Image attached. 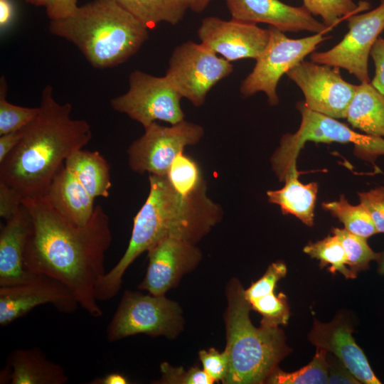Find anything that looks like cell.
Masks as SVG:
<instances>
[{"label": "cell", "instance_id": "24", "mask_svg": "<svg viewBox=\"0 0 384 384\" xmlns=\"http://www.w3.org/2000/svg\"><path fill=\"white\" fill-rule=\"evenodd\" d=\"M65 166L93 199L110 196V166L99 151L79 149L65 160Z\"/></svg>", "mask_w": 384, "mask_h": 384}, {"label": "cell", "instance_id": "28", "mask_svg": "<svg viewBox=\"0 0 384 384\" xmlns=\"http://www.w3.org/2000/svg\"><path fill=\"white\" fill-rule=\"evenodd\" d=\"M327 352L316 348L312 361L294 372H284L277 368L267 378L265 383L272 384H326Z\"/></svg>", "mask_w": 384, "mask_h": 384}, {"label": "cell", "instance_id": "21", "mask_svg": "<svg viewBox=\"0 0 384 384\" xmlns=\"http://www.w3.org/2000/svg\"><path fill=\"white\" fill-rule=\"evenodd\" d=\"M46 195L53 206L75 225H85L94 213L95 199L65 164L55 175Z\"/></svg>", "mask_w": 384, "mask_h": 384}, {"label": "cell", "instance_id": "46", "mask_svg": "<svg viewBox=\"0 0 384 384\" xmlns=\"http://www.w3.org/2000/svg\"><path fill=\"white\" fill-rule=\"evenodd\" d=\"M378 272L380 274H384V252L380 254L378 259Z\"/></svg>", "mask_w": 384, "mask_h": 384}, {"label": "cell", "instance_id": "45", "mask_svg": "<svg viewBox=\"0 0 384 384\" xmlns=\"http://www.w3.org/2000/svg\"><path fill=\"white\" fill-rule=\"evenodd\" d=\"M212 0H189V9L196 12H202Z\"/></svg>", "mask_w": 384, "mask_h": 384}, {"label": "cell", "instance_id": "10", "mask_svg": "<svg viewBox=\"0 0 384 384\" xmlns=\"http://www.w3.org/2000/svg\"><path fill=\"white\" fill-rule=\"evenodd\" d=\"M233 71L230 61L202 43L186 41L174 50L165 76L182 97L200 107L210 89Z\"/></svg>", "mask_w": 384, "mask_h": 384}, {"label": "cell", "instance_id": "16", "mask_svg": "<svg viewBox=\"0 0 384 384\" xmlns=\"http://www.w3.org/2000/svg\"><path fill=\"white\" fill-rule=\"evenodd\" d=\"M147 252L146 272L138 289L156 296L164 295L174 287L202 259L196 245L174 238L159 240Z\"/></svg>", "mask_w": 384, "mask_h": 384}, {"label": "cell", "instance_id": "4", "mask_svg": "<svg viewBox=\"0 0 384 384\" xmlns=\"http://www.w3.org/2000/svg\"><path fill=\"white\" fill-rule=\"evenodd\" d=\"M50 32L75 45L92 66H117L147 40L148 28L114 0H93L68 17L50 21Z\"/></svg>", "mask_w": 384, "mask_h": 384}, {"label": "cell", "instance_id": "5", "mask_svg": "<svg viewBox=\"0 0 384 384\" xmlns=\"http://www.w3.org/2000/svg\"><path fill=\"white\" fill-rule=\"evenodd\" d=\"M228 306L225 314L229 370L223 383H265L278 363L289 353L284 334L279 326L251 322L250 302L240 282L233 279L227 285Z\"/></svg>", "mask_w": 384, "mask_h": 384}, {"label": "cell", "instance_id": "3", "mask_svg": "<svg viewBox=\"0 0 384 384\" xmlns=\"http://www.w3.org/2000/svg\"><path fill=\"white\" fill-rule=\"evenodd\" d=\"M46 85L37 117L23 127L18 145L0 163V181L22 198L44 195L55 175L92 138L89 123L70 116L72 105L60 104Z\"/></svg>", "mask_w": 384, "mask_h": 384}, {"label": "cell", "instance_id": "22", "mask_svg": "<svg viewBox=\"0 0 384 384\" xmlns=\"http://www.w3.org/2000/svg\"><path fill=\"white\" fill-rule=\"evenodd\" d=\"M346 118L366 135L384 138V95L371 83L357 85Z\"/></svg>", "mask_w": 384, "mask_h": 384}, {"label": "cell", "instance_id": "40", "mask_svg": "<svg viewBox=\"0 0 384 384\" xmlns=\"http://www.w3.org/2000/svg\"><path fill=\"white\" fill-rule=\"evenodd\" d=\"M22 197L11 188L0 181V216L11 218L21 206Z\"/></svg>", "mask_w": 384, "mask_h": 384}, {"label": "cell", "instance_id": "11", "mask_svg": "<svg viewBox=\"0 0 384 384\" xmlns=\"http://www.w3.org/2000/svg\"><path fill=\"white\" fill-rule=\"evenodd\" d=\"M203 134L201 125L185 119L171 127L153 122L129 146V166L140 174L166 176L176 156L186 146L197 144Z\"/></svg>", "mask_w": 384, "mask_h": 384}, {"label": "cell", "instance_id": "14", "mask_svg": "<svg viewBox=\"0 0 384 384\" xmlns=\"http://www.w3.org/2000/svg\"><path fill=\"white\" fill-rule=\"evenodd\" d=\"M48 304L65 314H72L80 306L68 287L46 275L36 274L23 282L0 287V325L7 326Z\"/></svg>", "mask_w": 384, "mask_h": 384}, {"label": "cell", "instance_id": "41", "mask_svg": "<svg viewBox=\"0 0 384 384\" xmlns=\"http://www.w3.org/2000/svg\"><path fill=\"white\" fill-rule=\"evenodd\" d=\"M370 55L375 67V74L370 83L384 95V38L376 40Z\"/></svg>", "mask_w": 384, "mask_h": 384}, {"label": "cell", "instance_id": "25", "mask_svg": "<svg viewBox=\"0 0 384 384\" xmlns=\"http://www.w3.org/2000/svg\"><path fill=\"white\" fill-rule=\"evenodd\" d=\"M148 28L161 22L176 25L189 9V0H114Z\"/></svg>", "mask_w": 384, "mask_h": 384}, {"label": "cell", "instance_id": "37", "mask_svg": "<svg viewBox=\"0 0 384 384\" xmlns=\"http://www.w3.org/2000/svg\"><path fill=\"white\" fill-rule=\"evenodd\" d=\"M360 203L368 210L378 233H384V186L358 193Z\"/></svg>", "mask_w": 384, "mask_h": 384}, {"label": "cell", "instance_id": "17", "mask_svg": "<svg viewBox=\"0 0 384 384\" xmlns=\"http://www.w3.org/2000/svg\"><path fill=\"white\" fill-rule=\"evenodd\" d=\"M233 18L265 23L282 32L306 31L325 34L331 29L304 6H292L279 0H225Z\"/></svg>", "mask_w": 384, "mask_h": 384}, {"label": "cell", "instance_id": "27", "mask_svg": "<svg viewBox=\"0 0 384 384\" xmlns=\"http://www.w3.org/2000/svg\"><path fill=\"white\" fill-rule=\"evenodd\" d=\"M304 252L320 262L322 267H328L331 273H341L346 279H354L356 274L348 265L343 247L335 235H328L315 242H310L304 247Z\"/></svg>", "mask_w": 384, "mask_h": 384}, {"label": "cell", "instance_id": "39", "mask_svg": "<svg viewBox=\"0 0 384 384\" xmlns=\"http://www.w3.org/2000/svg\"><path fill=\"white\" fill-rule=\"evenodd\" d=\"M327 378L329 384H358L361 383L349 370L332 353L327 352Z\"/></svg>", "mask_w": 384, "mask_h": 384}, {"label": "cell", "instance_id": "6", "mask_svg": "<svg viewBox=\"0 0 384 384\" xmlns=\"http://www.w3.org/2000/svg\"><path fill=\"white\" fill-rule=\"evenodd\" d=\"M297 108L302 116L298 130L283 135L271 157L272 170L279 181L301 174L297 160L307 142L352 143L362 154L373 157L384 154V138L358 134L335 118L312 111L303 101L297 104Z\"/></svg>", "mask_w": 384, "mask_h": 384}, {"label": "cell", "instance_id": "18", "mask_svg": "<svg viewBox=\"0 0 384 384\" xmlns=\"http://www.w3.org/2000/svg\"><path fill=\"white\" fill-rule=\"evenodd\" d=\"M352 332L341 317L327 324L314 320L309 339L316 348L334 355L361 383L380 384Z\"/></svg>", "mask_w": 384, "mask_h": 384}, {"label": "cell", "instance_id": "1", "mask_svg": "<svg viewBox=\"0 0 384 384\" xmlns=\"http://www.w3.org/2000/svg\"><path fill=\"white\" fill-rule=\"evenodd\" d=\"M21 205L29 218L26 270L59 281L87 314L102 316L96 289L106 274L105 253L112 240L102 207L96 206L89 221L78 225L59 213L46 194L25 197Z\"/></svg>", "mask_w": 384, "mask_h": 384}, {"label": "cell", "instance_id": "13", "mask_svg": "<svg viewBox=\"0 0 384 384\" xmlns=\"http://www.w3.org/2000/svg\"><path fill=\"white\" fill-rule=\"evenodd\" d=\"M338 68L303 60L286 75L302 91L308 108L335 118H346L357 85L345 81Z\"/></svg>", "mask_w": 384, "mask_h": 384}, {"label": "cell", "instance_id": "42", "mask_svg": "<svg viewBox=\"0 0 384 384\" xmlns=\"http://www.w3.org/2000/svg\"><path fill=\"white\" fill-rule=\"evenodd\" d=\"M23 128L0 135V163L13 151L21 141Z\"/></svg>", "mask_w": 384, "mask_h": 384}, {"label": "cell", "instance_id": "15", "mask_svg": "<svg viewBox=\"0 0 384 384\" xmlns=\"http://www.w3.org/2000/svg\"><path fill=\"white\" fill-rule=\"evenodd\" d=\"M201 43L231 62L243 58L257 59L270 40L269 29L257 23L216 16L202 19L198 29Z\"/></svg>", "mask_w": 384, "mask_h": 384}, {"label": "cell", "instance_id": "38", "mask_svg": "<svg viewBox=\"0 0 384 384\" xmlns=\"http://www.w3.org/2000/svg\"><path fill=\"white\" fill-rule=\"evenodd\" d=\"M28 4L43 6L50 21H55L72 15L78 6V0H25Z\"/></svg>", "mask_w": 384, "mask_h": 384}, {"label": "cell", "instance_id": "26", "mask_svg": "<svg viewBox=\"0 0 384 384\" xmlns=\"http://www.w3.org/2000/svg\"><path fill=\"white\" fill-rule=\"evenodd\" d=\"M324 210L329 211L341 222L348 231L367 239L378 233L367 208L361 203L351 205L343 195L338 201L324 202Z\"/></svg>", "mask_w": 384, "mask_h": 384}, {"label": "cell", "instance_id": "35", "mask_svg": "<svg viewBox=\"0 0 384 384\" xmlns=\"http://www.w3.org/2000/svg\"><path fill=\"white\" fill-rule=\"evenodd\" d=\"M287 271V266L282 261L270 264L263 276L245 290L247 299L250 302L274 292L277 283L286 276Z\"/></svg>", "mask_w": 384, "mask_h": 384}, {"label": "cell", "instance_id": "7", "mask_svg": "<svg viewBox=\"0 0 384 384\" xmlns=\"http://www.w3.org/2000/svg\"><path fill=\"white\" fill-rule=\"evenodd\" d=\"M183 328L178 304L164 295L126 290L106 330L107 339L114 342L144 334L174 338Z\"/></svg>", "mask_w": 384, "mask_h": 384}, {"label": "cell", "instance_id": "29", "mask_svg": "<svg viewBox=\"0 0 384 384\" xmlns=\"http://www.w3.org/2000/svg\"><path fill=\"white\" fill-rule=\"evenodd\" d=\"M303 6L313 16H319L324 24L331 29L341 20L367 9L370 4L353 0H302Z\"/></svg>", "mask_w": 384, "mask_h": 384}, {"label": "cell", "instance_id": "34", "mask_svg": "<svg viewBox=\"0 0 384 384\" xmlns=\"http://www.w3.org/2000/svg\"><path fill=\"white\" fill-rule=\"evenodd\" d=\"M161 378L154 383L163 384H212L214 380L204 370L193 367L188 370L173 367L164 362L160 366Z\"/></svg>", "mask_w": 384, "mask_h": 384}, {"label": "cell", "instance_id": "12", "mask_svg": "<svg viewBox=\"0 0 384 384\" xmlns=\"http://www.w3.org/2000/svg\"><path fill=\"white\" fill-rule=\"evenodd\" d=\"M346 20L348 31L334 47L324 52H313L311 61L343 68L361 83L370 82L368 58L371 49L384 31V0L373 10L355 14Z\"/></svg>", "mask_w": 384, "mask_h": 384}, {"label": "cell", "instance_id": "33", "mask_svg": "<svg viewBox=\"0 0 384 384\" xmlns=\"http://www.w3.org/2000/svg\"><path fill=\"white\" fill-rule=\"evenodd\" d=\"M252 309L262 316L261 324L279 326L286 325L289 319V307L282 292H274L250 302Z\"/></svg>", "mask_w": 384, "mask_h": 384}, {"label": "cell", "instance_id": "36", "mask_svg": "<svg viewBox=\"0 0 384 384\" xmlns=\"http://www.w3.org/2000/svg\"><path fill=\"white\" fill-rule=\"evenodd\" d=\"M203 370L214 380L223 381L229 370V358L225 350L219 352L214 348L201 350L198 353Z\"/></svg>", "mask_w": 384, "mask_h": 384}, {"label": "cell", "instance_id": "23", "mask_svg": "<svg viewBox=\"0 0 384 384\" xmlns=\"http://www.w3.org/2000/svg\"><path fill=\"white\" fill-rule=\"evenodd\" d=\"M299 176H287L284 186L278 190L267 191V196L270 203L280 207L284 215H292L311 227L319 186L316 182L304 184L299 181Z\"/></svg>", "mask_w": 384, "mask_h": 384}, {"label": "cell", "instance_id": "30", "mask_svg": "<svg viewBox=\"0 0 384 384\" xmlns=\"http://www.w3.org/2000/svg\"><path fill=\"white\" fill-rule=\"evenodd\" d=\"M332 233L341 242L346 252L348 265L356 274L368 268L373 260H378L380 253L375 252L368 245L366 239L355 235L346 229L334 228Z\"/></svg>", "mask_w": 384, "mask_h": 384}, {"label": "cell", "instance_id": "9", "mask_svg": "<svg viewBox=\"0 0 384 384\" xmlns=\"http://www.w3.org/2000/svg\"><path fill=\"white\" fill-rule=\"evenodd\" d=\"M181 98L166 76L134 70L129 76L127 92L112 98L110 105L114 110L127 114L145 128L156 120L171 125L183 120Z\"/></svg>", "mask_w": 384, "mask_h": 384}, {"label": "cell", "instance_id": "2", "mask_svg": "<svg viewBox=\"0 0 384 384\" xmlns=\"http://www.w3.org/2000/svg\"><path fill=\"white\" fill-rule=\"evenodd\" d=\"M149 195L134 218L128 247L97 287L99 301L114 297L130 265L159 240L174 238L196 245L222 219V208L207 196L206 182L187 195L178 192L166 176L149 174Z\"/></svg>", "mask_w": 384, "mask_h": 384}, {"label": "cell", "instance_id": "19", "mask_svg": "<svg viewBox=\"0 0 384 384\" xmlns=\"http://www.w3.org/2000/svg\"><path fill=\"white\" fill-rule=\"evenodd\" d=\"M68 381L64 368L48 359L38 347L11 352L0 373L1 384H65Z\"/></svg>", "mask_w": 384, "mask_h": 384}, {"label": "cell", "instance_id": "31", "mask_svg": "<svg viewBox=\"0 0 384 384\" xmlns=\"http://www.w3.org/2000/svg\"><path fill=\"white\" fill-rule=\"evenodd\" d=\"M166 176L173 187L184 195L193 193L205 183L198 164L183 153L174 159Z\"/></svg>", "mask_w": 384, "mask_h": 384}, {"label": "cell", "instance_id": "32", "mask_svg": "<svg viewBox=\"0 0 384 384\" xmlns=\"http://www.w3.org/2000/svg\"><path fill=\"white\" fill-rule=\"evenodd\" d=\"M6 82L0 80V135L19 130L32 122L39 112V107H26L11 104L6 99Z\"/></svg>", "mask_w": 384, "mask_h": 384}, {"label": "cell", "instance_id": "43", "mask_svg": "<svg viewBox=\"0 0 384 384\" xmlns=\"http://www.w3.org/2000/svg\"><path fill=\"white\" fill-rule=\"evenodd\" d=\"M13 5L11 0H0V27L4 29L12 20Z\"/></svg>", "mask_w": 384, "mask_h": 384}, {"label": "cell", "instance_id": "8", "mask_svg": "<svg viewBox=\"0 0 384 384\" xmlns=\"http://www.w3.org/2000/svg\"><path fill=\"white\" fill-rule=\"evenodd\" d=\"M268 29V44L256 59L252 72L242 80L240 92L244 97L263 92L270 105L276 106L279 104L277 87L281 77L330 37L325 36L324 33H315L299 39H292L274 26H270Z\"/></svg>", "mask_w": 384, "mask_h": 384}, {"label": "cell", "instance_id": "20", "mask_svg": "<svg viewBox=\"0 0 384 384\" xmlns=\"http://www.w3.org/2000/svg\"><path fill=\"white\" fill-rule=\"evenodd\" d=\"M28 228V215L22 205L1 228L0 287L23 282L36 274L28 272L24 265Z\"/></svg>", "mask_w": 384, "mask_h": 384}, {"label": "cell", "instance_id": "44", "mask_svg": "<svg viewBox=\"0 0 384 384\" xmlns=\"http://www.w3.org/2000/svg\"><path fill=\"white\" fill-rule=\"evenodd\" d=\"M92 384H127L128 379L119 373H112L105 376L95 378L90 382Z\"/></svg>", "mask_w": 384, "mask_h": 384}]
</instances>
